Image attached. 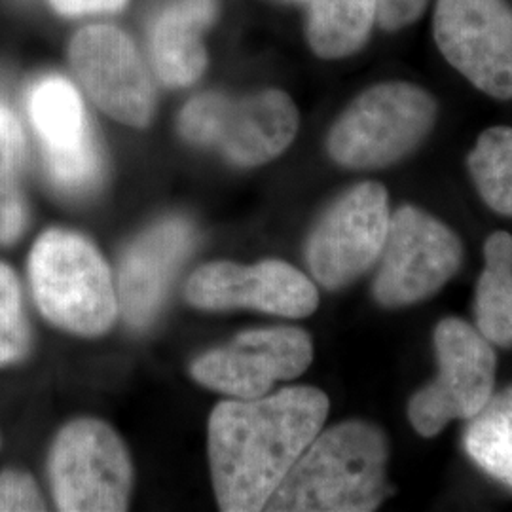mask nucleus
I'll return each instance as SVG.
<instances>
[{
	"label": "nucleus",
	"mask_w": 512,
	"mask_h": 512,
	"mask_svg": "<svg viewBox=\"0 0 512 512\" xmlns=\"http://www.w3.org/2000/svg\"><path fill=\"white\" fill-rule=\"evenodd\" d=\"M329 406V397L315 387L220 403L209 420V459L220 509L264 511L323 429Z\"/></svg>",
	"instance_id": "1"
},
{
	"label": "nucleus",
	"mask_w": 512,
	"mask_h": 512,
	"mask_svg": "<svg viewBox=\"0 0 512 512\" xmlns=\"http://www.w3.org/2000/svg\"><path fill=\"white\" fill-rule=\"evenodd\" d=\"M389 442L368 421L338 423L311 440L264 511L370 512L389 495Z\"/></svg>",
	"instance_id": "2"
},
{
	"label": "nucleus",
	"mask_w": 512,
	"mask_h": 512,
	"mask_svg": "<svg viewBox=\"0 0 512 512\" xmlns=\"http://www.w3.org/2000/svg\"><path fill=\"white\" fill-rule=\"evenodd\" d=\"M433 95L410 82H382L351 101L327 137L334 164L384 169L416 152L437 124Z\"/></svg>",
	"instance_id": "3"
},
{
	"label": "nucleus",
	"mask_w": 512,
	"mask_h": 512,
	"mask_svg": "<svg viewBox=\"0 0 512 512\" xmlns=\"http://www.w3.org/2000/svg\"><path fill=\"white\" fill-rule=\"evenodd\" d=\"M29 275L38 308L55 327L80 336L112 327L118 294L92 241L65 230L44 232L29 256Z\"/></svg>",
	"instance_id": "4"
},
{
	"label": "nucleus",
	"mask_w": 512,
	"mask_h": 512,
	"mask_svg": "<svg viewBox=\"0 0 512 512\" xmlns=\"http://www.w3.org/2000/svg\"><path fill=\"white\" fill-rule=\"evenodd\" d=\"M298 110L281 90H262L238 99L203 93L186 103L179 131L186 141L215 148L239 167L268 164L298 133Z\"/></svg>",
	"instance_id": "5"
},
{
	"label": "nucleus",
	"mask_w": 512,
	"mask_h": 512,
	"mask_svg": "<svg viewBox=\"0 0 512 512\" xmlns=\"http://www.w3.org/2000/svg\"><path fill=\"white\" fill-rule=\"evenodd\" d=\"M437 378L418 389L408 403V420L423 439H433L454 420H469L495 391L497 355L475 325L440 319L433 330Z\"/></svg>",
	"instance_id": "6"
},
{
	"label": "nucleus",
	"mask_w": 512,
	"mask_h": 512,
	"mask_svg": "<svg viewBox=\"0 0 512 512\" xmlns=\"http://www.w3.org/2000/svg\"><path fill=\"white\" fill-rule=\"evenodd\" d=\"M463 243L442 220L414 205L391 213L372 296L384 308H406L435 296L463 266Z\"/></svg>",
	"instance_id": "7"
},
{
	"label": "nucleus",
	"mask_w": 512,
	"mask_h": 512,
	"mask_svg": "<svg viewBox=\"0 0 512 512\" xmlns=\"http://www.w3.org/2000/svg\"><path fill=\"white\" fill-rule=\"evenodd\" d=\"M391 209L384 184L351 186L315 222L306 243L310 274L323 289L338 291L378 264Z\"/></svg>",
	"instance_id": "8"
},
{
	"label": "nucleus",
	"mask_w": 512,
	"mask_h": 512,
	"mask_svg": "<svg viewBox=\"0 0 512 512\" xmlns=\"http://www.w3.org/2000/svg\"><path fill=\"white\" fill-rule=\"evenodd\" d=\"M50 480L61 511H126L133 480L128 450L107 423L73 421L55 439Z\"/></svg>",
	"instance_id": "9"
},
{
	"label": "nucleus",
	"mask_w": 512,
	"mask_h": 512,
	"mask_svg": "<svg viewBox=\"0 0 512 512\" xmlns=\"http://www.w3.org/2000/svg\"><path fill=\"white\" fill-rule=\"evenodd\" d=\"M433 37L476 90L512 99V8L507 0H439Z\"/></svg>",
	"instance_id": "10"
},
{
	"label": "nucleus",
	"mask_w": 512,
	"mask_h": 512,
	"mask_svg": "<svg viewBox=\"0 0 512 512\" xmlns=\"http://www.w3.org/2000/svg\"><path fill=\"white\" fill-rule=\"evenodd\" d=\"M69 63L99 109L131 128H147L156 92L143 57L126 33L103 23L80 29L69 44Z\"/></svg>",
	"instance_id": "11"
},
{
	"label": "nucleus",
	"mask_w": 512,
	"mask_h": 512,
	"mask_svg": "<svg viewBox=\"0 0 512 512\" xmlns=\"http://www.w3.org/2000/svg\"><path fill=\"white\" fill-rule=\"evenodd\" d=\"M27 110L55 188L69 196L92 192L101 181L103 158L73 84L57 74L40 78Z\"/></svg>",
	"instance_id": "12"
},
{
	"label": "nucleus",
	"mask_w": 512,
	"mask_h": 512,
	"mask_svg": "<svg viewBox=\"0 0 512 512\" xmlns=\"http://www.w3.org/2000/svg\"><path fill=\"white\" fill-rule=\"evenodd\" d=\"M313 361L310 334L298 327L249 330L226 346L202 355L192 376L243 401L264 397L275 382L302 376Z\"/></svg>",
	"instance_id": "13"
},
{
	"label": "nucleus",
	"mask_w": 512,
	"mask_h": 512,
	"mask_svg": "<svg viewBox=\"0 0 512 512\" xmlns=\"http://www.w3.org/2000/svg\"><path fill=\"white\" fill-rule=\"evenodd\" d=\"M186 298L202 310L251 308L289 319H304L319 306L315 283L283 260L207 264L190 277Z\"/></svg>",
	"instance_id": "14"
},
{
	"label": "nucleus",
	"mask_w": 512,
	"mask_h": 512,
	"mask_svg": "<svg viewBox=\"0 0 512 512\" xmlns=\"http://www.w3.org/2000/svg\"><path fill=\"white\" fill-rule=\"evenodd\" d=\"M192 247L194 228L184 219L162 220L133 241L118 277V308L129 325L152 321Z\"/></svg>",
	"instance_id": "15"
},
{
	"label": "nucleus",
	"mask_w": 512,
	"mask_h": 512,
	"mask_svg": "<svg viewBox=\"0 0 512 512\" xmlns=\"http://www.w3.org/2000/svg\"><path fill=\"white\" fill-rule=\"evenodd\" d=\"M217 18V0H175L150 31V59L156 76L171 88H186L207 69L203 35Z\"/></svg>",
	"instance_id": "16"
},
{
	"label": "nucleus",
	"mask_w": 512,
	"mask_h": 512,
	"mask_svg": "<svg viewBox=\"0 0 512 512\" xmlns=\"http://www.w3.org/2000/svg\"><path fill=\"white\" fill-rule=\"evenodd\" d=\"M461 446L480 473L512 494V385L465 420Z\"/></svg>",
	"instance_id": "17"
},
{
	"label": "nucleus",
	"mask_w": 512,
	"mask_h": 512,
	"mask_svg": "<svg viewBox=\"0 0 512 512\" xmlns=\"http://www.w3.org/2000/svg\"><path fill=\"white\" fill-rule=\"evenodd\" d=\"M475 327L497 348H512V236L505 230L484 243V270L476 281Z\"/></svg>",
	"instance_id": "18"
},
{
	"label": "nucleus",
	"mask_w": 512,
	"mask_h": 512,
	"mask_svg": "<svg viewBox=\"0 0 512 512\" xmlns=\"http://www.w3.org/2000/svg\"><path fill=\"white\" fill-rule=\"evenodd\" d=\"M378 16V0H310L306 38L321 59L359 52Z\"/></svg>",
	"instance_id": "19"
},
{
	"label": "nucleus",
	"mask_w": 512,
	"mask_h": 512,
	"mask_svg": "<svg viewBox=\"0 0 512 512\" xmlns=\"http://www.w3.org/2000/svg\"><path fill=\"white\" fill-rule=\"evenodd\" d=\"M467 167L482 202L497 215L512 217V128L482 131L467 156Z\"/></svg>",
	"instance_id": "20"
},
{
	"label": "nucleus",
	"mask_w": 512,
	"mask_h": 512,
	"mask_svg": "<svg viewBox=\"0 0 512 512\" xmlns=\"http://www.w3.org/2000/svg\"><path fill=\"white\" fill-rule=\"evenodd\" d=\"M25 137L12 110L0 103V245L16 243L27 226L21 188Z\"/></svg>",
	"instance_id": "21"
},
{
	"label": "nucleus",
	"mask_w": 512,
	"mask_h": 512,
	"mask_svg": "<svg viewBox=\"0 0 512 512\" xmlns=\"http://www.w3.org/2000/svg\"><path fill=\"white\" fill-rule=\"evenodd\" d=\"M31 346V332L23 313L18 277L0 264V366L12 365L25 357Z\"/></svg>",
	"instance_id": "22"
},
{
	"label": "nucleus",
	"mask_w": 512,
	"mask_h": 512,
	"mask_svg": "<svg viewBox=\"0 0 512 512\" xmlns=\"http://www.w3.org/2000/svg\"><path fill=\"white\" fill-rule=\"evenodd\" d=\"M0 511H46L44 497L38 492L35 480L18 471L2 473Z\"/></svg>",
	"instance_id": "23"
},
{
	"label": "nucleus",
	"mask_w": 512,
	"mask_h": 512,
	"mask_svg": "<svg viewBox=\"0 0 512 512\" xmlns=\"http://www.w3.org/2000/svg\"><path fill=\"white\" fill-rule=\"evenodd\" d=\"M427 0H378L376 21L385 31H399L420 19Z\"/></svg>",
	"instance_id": "24"
},
{
	"label": "nucleus",
	"mask_w": 512,
	"mask_h": 512,
	"mask_svg": "<svg viewBox=\"0 0 512 512\" xmlns=\"http://www.w3.org/2000/svg\"><path fill=\"white\" fill-rule=\"evenodd\" d=\"M55 12L67 18H80L90 14L118 12L126 0H50Z\"/></svg>",
	"instance_id": "25"
}]
</instances>
